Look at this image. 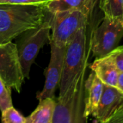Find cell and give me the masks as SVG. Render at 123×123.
I'll use <instances>...</instances> for the list:
<instances>
[{
	"label": "cell",
	"mask_w": 123,
	"mask_h": 123,
	"mask_svg": "<svg viewBox=\"0 0 123 123\" xmlns=\"http://www.w3.org/2000/svg\"><path fill=\"white\" fill-rule=\"evenodd\" d=\"M0 77L6 86L20 93L25 76L17 45L12 41L0 45Z\"/></svg>",
	"instance_id": "52a82bcc"
},
{
	"label": "cell",
	"mask_w": 123,
	"mask_h": 123,
	"mask_svg": "<svg viewBox=\"0 0 123 123\" xmlns=\"http://www.w3.org/2000/svg\"><path fill=\"white\" fill-rule=\"evenodd\" d=\"M87 27L81 29L66 46L62 76L59 86V96L63 95L86 70L90 48L86 35Z\"/></svg>",
	"instance_id": "7a4b0ae2"
},
{
	"label": "cell",
	"mask_w": 123,
	"mask_h": 123,
	"mask_svg": "<svg viewBox=\"0 0 123 123\" xmlns=\"http://www.w3.org/2000/svg\"><path fill=\"white\" fill-rule=\"evenodd\" d=\"M1 123H25V117L12 106L1 112Z\"/></svg>",
	"instance_id": "9a60e30c"
},
{
	"label": "cell",
	"mask_w": 123,
	"mask_h": 123,
	"mask_svg": "<svg viewBox=\"0 0 123 123\" xmlns=\"http://www.w3.org/2000/svg\"><path fill=\"white\" fill-rule=\"evenodd\" d=\"M85 115L89 118L94 115L99 106L104 89V84L92 71L85 80Z\"/></svg>",
	"instance_id": "30bf717a"
},
{
	"label": "cell",
	"mask_w": 123,
	"mask_h": 123,
	"mask_svg": "<svg viewBox=\"0 0 123 123\" xmlns=\"http://www.w3.org/2000/svg\"><path fill=\"white\" fill-rule=\"evenodd\" d=\"M55 105V97L40 99L37 108L25 117V123H52Z\"/></svg>",
	"instance_id": "4fadbf2b"
},
{
	"label": "cell",
	"mask_w": 123,
	"mask_h": 123,
	"mask_svg": "<svg viewBox=\"0 0 123 123\" xmlns=\"http://www.w3.org/2000/svg\"><path fill=\"white\" fill-rule=\"evenodd\" d=\"M89 18V15L79 9L51 13L50 43L66 47L81 29L88 26Z\"/></svg>",
	"instance_id": "5b68a950"
},
{
	"label": "cell",
	"mask_w": 123,
	"mask_h": 123,
	"mask_svg": "<svg viewBox=\"0 0 123 123\" xmlns=\"http://www.w3.org/2000/svg\"><path fill=\"white\" fill-rule=\"evenodd\" d=\"M51 13L48 10L42 22L36 27L28 29L17 37L16 45L25 78H30L31 66L40 49L51 40Z\"/></svg>",
	"instance_id": "3957f363"
},
{
	"label": "cell",
	"mask_w": 123,
	"mask_h": 123,
	"mask_svg": "<svg viewBox=\"0 0 123 123\" xmlns=\"http://www.w3.org/2000/svg\"><path fill=\"white\" fill-rule=\"evenodd\" d=\"M109 123H123V110L114 115L109 121Z\"/></svg>",
	"instance_id": "d6986e66"
},
{
	"label": "cell",
	"mask_w": 123,
	"mask_h": 123,
	"mask_svg": "<svg viewBox=\"0 0 123 123\" xmlns=\"http://www.w3.org/2000/svg\"><path fill=\"white\" fill-rule=\"evenodd\" d=\"M99 8L106 17L123 18V0H99Z\"/></svg>",
	"instance_id": "5bb4252c"
},
{
	"label": "cell",
	"mask_w": 123,
	"mask_h": 123,
	"mask_svg": "<svg viewBox=\"0 0 123 123\" xmlns=\"http://www.w3.org/2000/svg\"><path fill=\"white\" fill-rule=\"evenodd\" d=\"M47 4H0V45L11 42L24 31L37 27L47 12Z\"/></svg>",
	"instance_id": "6da1fadb"
},
{
	"label": "cell",
	"mask_w": 123,
	"mask_h": 123,
	"mask_svg": "<svg viewBox=\"0 0 123 123\" xmlns=\"http://www.w3.org/2000/svg\"><path fill=\"white\" fill-rule=\"evenodd\" d=\"M50 45L51 46L50 60L45 70L44 87L36 95V98L38 100L55 97V92L60 86L62 76L66 47H58L53 43H50Z\"/></svg>",
	"instance_id": "ba28073f"
},
{
	"label": "cell",
	"mask_w": 123,
	"mask_h": 123,
	"mask_svg": "<svg viewBox=\"0 0 123 123\" xmlns=\"http://www.w3.org/2000/svg\"><path fill=\"white\" fill-rule=\"evenodd\" d=\"M123 37V18L105 16L102 23L93 31L90 38V50L96 58L109 54Z\"/></svg>",
	"instance_id": "8992f818"
},
{
	"label": "cell",
	"mask_w": 123,
	"mask_h": 123,
	"mask_svg": "<svg viewBox=\"0 0 123 123\" xmlns=\"http://www.w3.org/2000/svg\"><path fill=\"white\" fill-rule=\"evenodd\" d=\"M52 0H0V4H47Z\"/></svg>",
	"instance_id": "ac0fdd59"
},
{
	"label": "cell",
	"mask_w": 123,
	"mask_h": 123,
	"mask_svg": "<svg viewBox=\"0 0 123 123\" xmlns=\"http://www.w3.org/2000/svg\"><path fill=\"white\" fill-rule=\"evenodd\" d=\"M12 106L11 88L6 86L0 77V110L2 112L5 109Z\"/></svg>",
	"instance_id": "2e32d148"
},
{
	"label": "cell",
	"mask_w": 123,
	"mask_h": 123,
	"mask_svg": "<svg viewBox=\"0 0 123 123\" xmlns=\"http://www.w3.org/2000/svg\"><path fill=\"white\" fill-rule=\"evenodd\" d=\"M85 75L86 71L66 92L56 99L52 123H85Z\"/></svg>",
	"instance_id": "277c9868"
},
{
	"label": "cell",
	"mask_w": 123,
	"mask_h": 123,
	"mask_svg": "<svg viewBox=\"0 0 123 123\" xmlns=\"http://www.w3.org/2000/svg\"><path fill=\"white\" fill-rule=\"evenodd\" d=\"M90 68L104 84L116 87L120 72L109 54L96 58Z\"/></svg>",
	"instance_id": "8fae6325"
},
{
	"label": "cell",
	"mask_w": 123,
	"mask_h": 123,
	"mask_svg": "<svg viewBox=\"0 0 123 123\" xmlns=\"http://www.w3.org/2000/svg\"><path fill=\"white\" fill-rule=\"evenodd\" d=\"M123 110V93L115 86L104 84L103 93L93 117L96 122L109 123L110 119Z\"/></svg>",
	"instance_id": "9c48e42d"
},
{
	"label": "cell",
	"mask_w": 123,
	"mask_h": 123,
	"mask_svg": "<svg viewBox=\"0 0 123 123\" xmlns=\"http://www.w3.org/2000/svg\"><path fill=\"white\" fill-rule=\"evenodd\" d=\"M116 88L123 93V71L119 73Z\"/></svg>",
	"instance_id": "ffe728a7"
},
{
	"label": "cell",
	"mask_w": 123,
	"mask_h": 123,
	"mask_svg": "<svg viewBox=\"0 0 123 123\" xmlns=\"http://www.w3.org/2000/svg\"><path fill=\"white\" fill-rule=\"evenodd\" d=\"M109 55L112 58L119 72L123 71V45L116 47Z\"/></svg>",
	"instance_id": "e0dca14e"
},
{
	"label": "cell",
	"mask_w": 123,
	"mask_h": 123,
	"mask_svg": "<svg viewBox=\"0 0 123 123\" xmlns=\"http://www.w3.org/2000/svg\"><path fill=\"white\" fill-rule=\"evenodd\" d=\"M97 0H52L47 3L48 10L54 14L73 9H79L90 15Z\"/></svg>",
	"instance_id": "7c38bea8"
}]
</instances>
